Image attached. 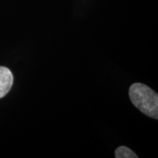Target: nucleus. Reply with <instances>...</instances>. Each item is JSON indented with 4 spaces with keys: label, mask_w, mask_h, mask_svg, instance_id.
<instances>
[{
    "label": "nucleus",
    "mask_w": 158,
    "mask_h": 158,
    "mask_svg": "<svg viewBox=\"0 0 158 158\" xmlns=\"http://www.w3.org/2000/svg\"><path fill=\"white\" fill-rule=\"evenodd\" d=\"M129 96L132 103L148 116L158 118V95L147 85L135 83L131 85Z\"/></svg>",
    "instance_id": "nucleus-1"
},
{
    "label": "nucleus",
    "mask_w": 158,
    "mask_h": 158,
    "mask_svg": "<svg viewBox=\"0 0 158 158\" xmlns=\"http://www.w3.org/2000/svg\"><path fill=\"white\" fill-rule=\"evenodd\" d=\"M13 84V76L6 67H0V98H2L10 92Z\"/></svg>",
    "instance_id": "nucleus-2"
},
{
    "label": "nucleus",
    "mask_w": 158,
    "mask_h": 158,
    "mask_svg": "<svg viewBox=\"0 0 158 158\" xmlns=\"http://www.w3.org/2000/svg\"><path fill=\"white\" fill-rule=\"evenodd\" d=\"M116 158H138V155L129 148L124 147H118L115 151Z\"/></svg>",
    "instance_id": "nucleus-3"
}]
</instances>
